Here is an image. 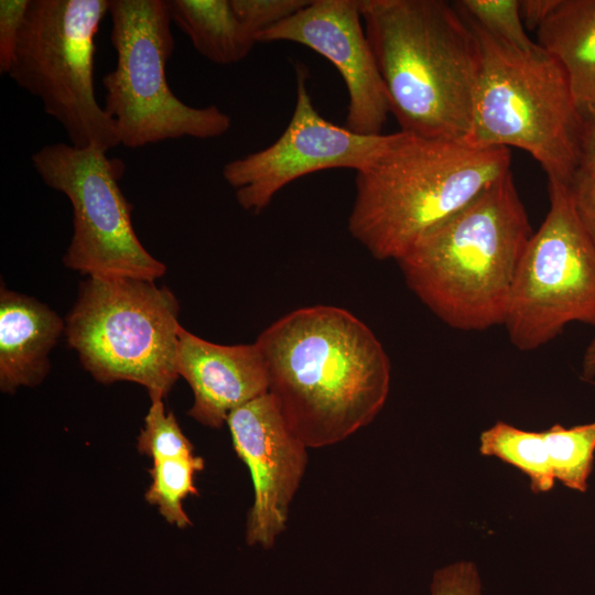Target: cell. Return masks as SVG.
<instances>
[{"mask_svg":"<svg viewBox=\"0 0 595 595\" xmlns=\"http://www.w3.org/2000/svg\"><path fill=\"white\" fill-rule=\"evenodd\" d=\"M400 131L465 142L482 71L478 37L443 0H359Z\"/></svg>","mask_w":595,"mask_h":595,"instance_id":"7a4b0ae2","label":"cell"},{"mask_svg":"<svg viewBox=\"0 0 595 595\" xmlns=\"http://www.w3.org/2000/svg\"><path fill=\"white\" fill-rule=\"evenodd\" d=\"M582 369L583 378L592 379L595 376V338L586 347Z\"/></svg>","mask_w":595,"mask_h":595,"instance_id":"83f0119b","label":"cell"},{"mask_svg":"<svg viewBox=\"0 0 595 595\" xmlns=\"http://www.w3.org/2000/svg\"><path fill=\"white\" fill-rule=\"evenodd\" d=\"M507 148L399 131L356 172L350 235L378 260H399L429 229L510 171Z\"/></svg>","mask_w":595,"mask_h":595,"instance_id":"277c9868","label":"cell"},{"mask_svg":"<svg viewBox=\"0 0 595 595\" xmlns=\"http://www.w3.org/2000/svg\"><path fill=\"white\" fill-rule=\"evenodd\" d=\"M256 40L299 43L328 60L348 93L345 127L360 134H382L391 113L390 102L365 31L359 0H311Z\"/></svg>","mask_w":595,"mask_h":595,"instance_id":"7c38bea8","label":"cell"},{"mask_svg":"<svg viewBox=\"0 0 595 595\" xmlns=\"http://www.w3.org/2000/svg\"><path fill=\"white\" fill-rule=\"evenodd\" d=\"M115 68L102 78L104 109L115 122L120 145L138 149L184 137L213 139L231 126L215 105L192 107L166 79L175 42L167 0H109Z\"/></svg>","mask_w":595,"mask_h":595,"instance_id":"52a82bcc","label":"cell"},{"mask_svg":"<svg viewBox=\"0 0 595 595\" xmlns=\"http://www.w3.org/2000/svg\"><path fill=\"white\" fill-rule=\"evenodd\" d=\"M31 0L0 1V73L8 74Z\"/></svg>","mask_w":595,"mask_h":595,"instance_id":"cb8c5ba5","label":"cell"},{"mask_svg":"<svg viewBox=\"0 0 595 595\" xmlns=\"http://www.w3.org/2000/svg\"><path fill=\"white\" fill-rule=\"evenodd\" d=\"M532 235L510 170L424 232L397 263L409 289L443 323L484 331L504 325Z\"/></svg>","mask_w":595,"mask_h":595,"instance_id":"3957f363","label":"cell"},{"mask_svg":"<svg viewBox=\"0 0 595 595\" xmlns=\"http://www.w3.org/2000/svg\"><path fill=\"white\" fill-rule=\"evenodd\" d=\"M203 468V458L194 454L153 461L149 470L152 482L144 495L145 500L158 506L169 523L182 529L191 526L182 502L188 495H198L194 474Z\"/></svg>","mask_w":595,"mask_h":595,"instance_id":"d6986e66","label":"cell"},{"mask_svg":"<svg viewBox=\"0 0 595 595\" xmlns=\"http://www.w3.org/2000/svg\"><path fill=\"white\" fill-rule=\"evenodd\" d=\"M137 448L152 461L193 455V445L182 432L173 412H165L163 399L151 400Z\"/></svg>","mask_w":595,"mask_h":595,"instance_id":"44dd1931","label":"cell"},{"mask_svg":"<svg viewBox=\"0 0 595 595\" xmlns=\"http://www.w3.org/2000/svg\"><path fill=\"white\" fill-rule=\"evenodd\" d=\"M550 208L524 250L504 326L519 350L538 349L570 323L595 327V246L569 185L549 180Z\"/></svg>","mask_w":595,"mask_h":595,"instance_id":"9c48e42d","label":"cell"},{"mask_svg":"<svg viewBox=\"0 0 595 595\" xmlns=\"http://www.w3.org/2000/svg\"><path fill=\"white\" fill-rule=\"evenodd\" d=\"M577 172L595 175V119L584 122Z\"/></svg>","mask_w":595,"mask_h":595,"instance_id":"4316f807","label":"cell"},{"mask_svg":"<svg viewBox=\"0 0 595 595\" xmlns=\"http://www.w3.org/2000/svg\"><path fill=\"white\" fill-rule=\"evenodd\" d=\"M31 162L43 182L72 204L73 236L63 258L67 268L88 277L151 281L165 273L133 229L132 205L119 185L122 160L98 148L57 142L34 152Z\"/></svg>","mask_w":595,"mask_h":595,"instance_id":"30bf717a","label":"cell"},{"mask_svg":"<svg viewBox=\"0 0 595 595\" xmlns=\"http://www.w3.org/2000/svg\"><path fill=\"white\" fill-rule=\"evenodd\" d=\"M274 398L306 445H334L378 415L390 388V360L372 331L345 309L302 307L256 339Z\"/></svg>","mask_w":595,"mask_h":595,"instance_id":"6da1fadb","label":"cell"},{"mask_svg":"<svg viewBox=\"0 0 595 595\" xmlns=\"http://www.w3.org/2000/svg\"><path fill=\"white\" fill-rule=\"evenodd\" d=\"M65 322L44 303L1 286L0 388L14 393L40 385L47 376L50 353Z\"/></svg>","mask_w":595,"mask_h":595,"instance_id":"2e32d148","label":"cell"},{"mask_svg":"<svg viewBox=\"0 0 595 595\" xmlns=\"http://www.w3.org/2000/svg\"><path fill=\"white\" fill-rule=\"evenodd\" d=\"M479 452L516 467L530 479L534 494L550 491L555 480L584 493L593 470L595 421L536 432L496 422L479 436Z\"/></svg>","mask_w":595,"mask_h":595,"instance_id":"9a60e30c","label":"cell"},{"mask_svg":"<svg viewBox=\"0 0 595 595\" xmlns=\"http://www.w3.org/2000/svg\"><path fill=\"white\" fill-rule=\"evenodd\" d=\"M109 0H31L8 73L41 99L76 148L120 145L95 94L96 35Z\"/></svg>","mask_w":595,"mask_h":595,"instance_id":"ba28073f","label":"cell"},{"mask_svg":"<svg viewBox=\"0 0 595 595\" xmlns=\"http://www.w3.org/2000/svg\"><path fill=\"white\" fill-rule=\"evenodd\" d=\"M455 4L469 20L508 45L521 51L538 46L524 30L520 0H462Z\"/></svg>","mask_w":595,"mask_h":595,"instance_id":"ffe728a7","label":"cell"},{"mask_svg":"<svg viewBox=\"0 0 595 595\" xmlns=\"http://www.w3.org/2000/svg\"><path fill=\"white\" fill-rule=\"evenodd\" d=\"M569 188L577 218L595 246V175L577 172Z\"/></svg>","mask_w":595,"mask_h":595,"instance_id":"d4e9b609","label":"cell"},{"mask_svg":"<svg viewBox=\"0 0 595 595\" xmlns=\"http://www.w3.org/2000/svg\"><path fill=\"white\" fill-rule=\"evenodd\" d=\"M537 35L565 71L584 122L595 119V0H559Z\"/></svg>","mask_w":595,"mask_h":595,"instance_id":"e0dca14e","label":"cell"},{"mask_svg":"<svg viewBox=\"0 0 595 595\" xmlns=\"http://www.w3.org/2000/svg\"><path fill=\"white\" fill-rule=\"evenodd\" d=\"M390 139L391 134H360L326 120L313 105L304 71L298 69L295 107L282 134L267 148L227 162L221 174L238 204L259 214L302 176L329 169L361 171Z\"/></svg>","mask_w":595,"mask_h":595,"instance_id":"8fae6325","label":"cell"},{"mask_svg":"<svg viewBox=\"0 0 595 595\" xmlns=\"http://www.w3.org/2000/svg\"><path fill=\"white\" fill-rule=\"evenodd\" d=\"M431 595H483L480 577L472 562H457L437 570Z\"/></svg>","mask_w":595,"mask_h":595,"instance_id":"603a6c76","label":"cell"},{"mask_svg":"<svg viewBox=\"0 0 595 595\" xmlns=\"http://www.w3.org/2000/svg\"><path fill=\"white\" fill-rule=\"evenodd\" d=\"M226 423L234 448L252 479L246 541L269 549L285 529L290 505L306 469L307 447L291 431L269 392L231 411Z\"/></svg>","mask_w":595,"mask_h":595,"instance_id":"4fadbf2b","label":"cell"},{"mask_svg":"<svg viewBox=\"0 0 595 595\" xmlns=\"http://www.w3.org/2000/svg\"><path fill=\"white\" fill-rule=\"evenodd\" d=\"M465 18L482 51L472 128L465 142L477 148L521 149L539 162L549 180L570 185L578 169L584 120L562 65L539 44L530 51L518 50Z\"/></svg>","mask_w":595,"mask_h":595,"instance_id":"5b68a950","label":"cell"},{"mask_svg":"<svg viewBox=\"0 0 595 595\" xmlns=\"http://www.w3.org/2000/svg\"><path fill=\"white\" fill-rule=\"evenodd\" d=\"M177 372L194 394L188 414L219 429L235 409L269 392L263 357L253 344L219 345L186 331L178 333Z\"/></svg>","mask_w":595,"mask_h":595,"instance_id":"5bb4252c","label":"cell"},{"mask_svg":"<svg viewBox=\"0 0 595 595\" xmlns=\"http://www.w3.org/2000/svg\"><path fill=\"white\" fill-rule=\"evenodd\" d=\"M230 2L239 20L255 37L310 3L309 0H230Z\"/></svg>","mask_w":595,"mask_h":595,"instance_id":"7402d4cb","label":"cell"},{"mask_svg":"<svg viewBox=\"0 0 595 595\" xmlns=\"http://www.w3.org/2000/svg\"><path fill=\"white\" fill-rule=\"evenodd\" d=\"M172 22L208 61L229 65L246 58L257 43L230 0H167Z\"/></svg>","mask_w":595,"mask_h":595,"instance_id":"ac0fdd59","label":"cell"},{"mask_svg":"<svg viewBox=\"0 0 595 595\" xmlns=\"http://www.w3.org/2000/svg\"><path fill=\"white\" fill-rule=\"evenodd\" d=\"M559 0H520V15L523 25L530 30L538 28L555 8Z\"/></svg>","mask_w":595,"mask_h":595,"instance_id":"484cf974","label":"cell"},{"mask_svg":"<svg viewBox=\"0 0 595 595\" xmlns=\"http://www.w3.org/2000/svg\"><path fill=\"white\" fill-rule=\"evenodd\" d=\"M178 313L175 295L154 281L88 277L64 332L97 381L136 382L163 399L178 377Z\"/></svg>","mask_w":595,"mask_h":595,"instance_id":"8992f818","label":"cell"}]
</instances>
